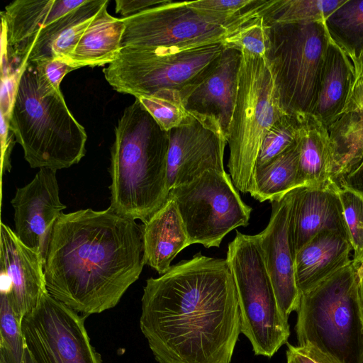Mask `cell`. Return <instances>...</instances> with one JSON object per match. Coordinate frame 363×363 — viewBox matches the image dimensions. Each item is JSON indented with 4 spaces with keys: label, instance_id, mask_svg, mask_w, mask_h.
<instances>
[{
    "label": "cell",
    "instance_id": "cell-20",
    "mask_svg": "<svg viewBox=\"0 0 363 363\" xmlns=\"http://www.w3.org/2000/svg\"><path fill=\"white\" fill-rule=\"evenodd\" d=\"M86 0H15L1 13L5 55H13L41 29Z\"/></svg>",
    "mask_w": 363,
    "mask_h": 363
},
{
    "label": "cell",
    "instance_id": "cell-12",
    "mask_svg": "<svg viewBox=\"0 0 363 363\" xmlns=\"http://www.w3.org/2000/svg\"><path fill=\"white\" fill-rule=\"evenodd\" d=\"M86 317L45 292L21 322L25 348L34 363H102L86 331Z\"/></svg>",
    "mask_w": 363,
    "mask_h": 363
},
{
    "label": "cell",
    "instance_id": "cell-35",
    "mask_svg": "<svg viewBox=\"0 0 363 363\" xmlns=\"http://www.w3.org/2000/svg\"><path fill=\"white\" fill-rule=\"evenodd\" d=\"M32 65L39 83L53 89H60V84L64 77L69 72L78 69L69 61L62 59H54Z\"/></svg>",
    "mask_w": 363,
    "mask_h": 363
},
{
    "label": "cell",
    "instance_id": "cell-28",
    "mask_svg": "<svg viewBox=\"0 0 363 363\" xmlns=\"http://www.w3.org/2000/svg\"><path fill=\"white\" fill-rule=\"evenodd\" d=\"M324 22L330 38L356 68L363 57V0H346Z\"/></svg>",
    "mask_w": 363,
    "mask_h": 363
},
{
    "label": "cell",
    "instance_id": "cell-8",
    "mask_svg": "<svg viewBox=\"0 0 363 363\" xmlns=\"http://www.w3.org/2000/svg\"><path fill=\"white\" fill-rule=\"evenodd\" d=\"M324 21L269 25L267 57L287 114L311 115L314 108L329 42Z\"/></svg>",
    "mask_w": 363,
    "mask_h": 363
},
{
    "label": "cell",
    "instance_id": "cell-38",
    "mask_svg": "<svg viewBox=\"0 0 363 363\" xmlns=\"http://www.w3.org/2000/svg\"><path fill=\"white\" fill-rule=\"evenodd\" d=\"M166 0H116V11L123 18L137 15L164 3Z\"/></svg>",
    "mask_w": 363,
    "mask_h": 363
},
{
    "label": "cell",
    "instance_id": "cell-7",
    "mask_svg": "<svg viewBox=\"0 0 363 363\" xmlns=\"http://www.w3.org/2000/svg\"><path fill=\"white\" fill-rule=\"evenodd\" d=\"M226 259L236 286L241 333L255 355L271 358L288 343L290 327L279 309L257 235L237 230Z\"/></svg>",
    "mask_w": 363,
    "mask_h": 363
},
{
    "label": "cell",
    "instance_id": "cell-31",
    "mask_svg": "<svg viewBox=\"0 0 363 363\" xmlns=\"http://www.w3.org/2000/svg\"><path fill=\"white\" fill-rule=\"evenodd\" d=\"M269 27L259 13L228 34L222 41L223 48L267 57L269 47Z\"/></svg>",
    "mask_w": 363,
    "mask_h": 363
},
{
    "label": "cell",
    "instance_id": "cell-32",
    "mask_svg": "<svg viewBox=\"0 0 363 363\" xmlns=\"http://www.w3.org/2000/svg\"><path fill=\"white\" fill-rule=\"evenodd\" d=\"M298 128L297 116L286 114L280 118L267 131L262 140L256 169L266 166L292 146L297 140Z\"/></svg>",
    "mask_w": 363,
    "mask_h": 363
},
{
    "label": "cell",
    "instance_id": "cell-6",
    "mask_svg": "<svg viewBox=\"0 0 363 363\" xmlns=\"http://www.w3.org/2000/svg\"><path fill=\"white\" fill-rule=\"evenodd\" d=\"M240 53L237 94L227 138L228 167L235 188L251 195L262 140L271 127L287 113L281 105L267 57Z\"/></svg>",
    "mask_w": 363,
    "mask_h": 363
},
{
    "label": "cell",
    "instance_id": "cell-3",
    "mask_svg": "<svg viewBox=\"0 0 363 363\" xmlns=\"http://www.w3.org/2000/svg\"><path fill=\"white\" fill-rule=\"evenodd\" d=\"M168 132L140 102L128 106L118 120L111 149L110 207L145 223L167 201Z\"/></svg>",
    "mask_w": 363,
    "mask_h": 363
},
{
    "label": "cell",
    "instance_id": "cell-39",
    "mask_svg": "<svg viewBox=\"0 0 363 363\" xmlns=\"http://www.w3.org/2000/svg\"><path fill=\"white\" fill-rule=\"evenodd\" d=\"M337 184L347 186L363 195V157L338 179Z\"/></svg>",
    "mask_w": 363,
    "mask_h": 363
},
{
    "label": "cell",
    "instance_id": "cell-19",
    "mask_svg": "<svg viewBox=\"0 0 363 363\" xmlns=\"http://www.w3.org/2000/svg\"><path fill=\"white\" fill-rule=\"evenodd\" d=\"M108 0H86L65 16L41 29L9 61L22 68L26 64L69 57L90 21Z\"/></svg>",
    "mask_w": 363,
    "mask_h": 363
},
{
    "label": "cell",
    "instance_id": "cell-5",
    "mask_svg": "<svg viewBox=\"0 0 363 363\" xmlns=\"http://www.w3.org/2000/svg\"><path fill=\"white\" fill-rule=\"evenodd\" d=\"M359 264L351 262L301 294L298 345H311L341 363H363Z\"/></svg>",
    "mask_w": 363,
    "mask_h": 363
},
{
    "label": "cell",
    "instance_id": "cell-23",
    "mask_svg": "<svg viewBox=\"0 0 363 363\" xmlns=\"http://www.w3.org/2000/svg\"><path fill=\"white\" fill-rule=\"evenodd\" d=\"M144 264L160 275L175 257L190 245L186 228L174 201L164 204L142 225Z\"/></svg>",
    "mask_w": 363,
    "mask_h": 363
},
{
    "label": "cell",
    "instance_id": "cell-21",
    "mask_svg": "<svg viewBox=\"0 0 363 363\" xmlns=\"http://www.w3.org/2000/svg\"><path fill=\"white\" fill-rule=\"evenodd\" d=\"M352 246L348 237L338 231L318 233L295 255L297 288L303 294L349 264Z\"/></svg>",
    "mask_w": 363,
    "mask_h": 363
},
{
    "label": "cell",
    "instance_id": "cell-44",
    "mask_svg": "<svg viewBox=\"0 0 363 363\" xmlns=\"http://www.w3.org/2000/svg\"><path fill=\"white\" fill-rule=\"evenodd\" d=\"M360 266H363V264H362Z\"/></svg>",
    "mask_w": 363,
    "mask_h": 363
},
{
    "label": "cell",
    "instance_id": "cell-36",
    "mask_svg": "<svg viewBox=\"0 0 363 363\" xmlns=\"http://www.w3.org/2000/svg\"><path fill=\"white\" fill-rule=\"evenodd\" d=\"M286 354L296 363H341L337 359L311 345H292L287 343Z\"/></svg>",
    "mask_w": 363,
    "mask_h": 363
},
{
    "label": "cell",
    "instance_id": "cell-10",
    "mask_svg": "<svg viewBox=\"0 0 363 363\" xmlns=\"http://www.w3.org/2000/svg\"><path fill=\"white\" fill-rule=\"evenodd\" d=\"M169 196L177 206L190 245L218 247L224 237L249 223L252 208L242 200L226 172L208 169L176 186Z\"/></svg>",
    "mask_w": 363,
    "mask_h": 363
},
{
    "label": "cell",
    "instance_id": "cell-2",
    "mask_svg": "<svg viewBox=\"0 0 363 363\" xmlns=\"http://www.w3.org/2000/svg\"><path fill=\"white\" fill-rule=\"evenodd\" d=\"M48 292L79 314L114 308L142 271V225L111 207L62 213L43 254Z\"/></svg>",
    "mask_w": 363,
    "mask_h": 363
},
{
    "label": "cell",
    "instance_id": "cell-16",
    "mask_svg": "<svg viewBox=\"0 0 363 363\" xmlns=\"http://www.w3.org/2000/svg\"><path fill=\"white\" fill-rule=\"evenodd\" d=\"M56 172L40 168L28 184L16 189L11 201L16 235L43 257L48 235L66 208L60 199Z\"/></svg>",
    "mask_w": 363,
    "mask_h": 363
},
{
    "label": "cell",
    "instance_id": "cell-29",
    "mask_svg": "<svg viewBox=\"0 0 363 363\" xmlns=\"http://www.w3.org/2000/svg\"><path fill=\"white\" fill-rule=\"evenodd\" d=\"M346 0H264L259 10L269 25L325 21Z\"/></svg>",
    "mask_w": 363,
    "mask_h": 363
},
{
    "label": "cell",
    "instance_id": "cell-1",
    "mask_svg": "<svg viewBox=\"0 0 363 363\" xmlns=\"http://www.w3.org/2000/svg\"><path fill=\"white\" fill-rule=\"evenodd\" d=\"M140 328L158 363H230L241 318L226 258L199 252L147 279Z\"/></svg>",
    "mask_w": 363,
    "mask_h": 363
},
{
    "label": "cell",
    "instance_id": "cell-25",
    "mask_svg": "<svg viewBox=\"0 0 363 363\" xmlns=\"http://www.w3.org/2000/svg\"><path fill=\"white\" fill-rule=\"evenodd\" d=\"M297 117L298 186L321 185L334 181L333 150L326 126L312 115Z\"/></svg>",
    "mask_w": 363,
    "mask_h": 363
},
{
    "label": "cell",
    "instance_id": "cell-15",
    "mask_svg": "<svg viewBox=\"0 0 363 363\" xmlns=\"http://www.w3.org/2000/svg\"><path fill=\"white\" fill-rule=\"evenodd\" d=\"M1 291L6 293L21 323L47 292L43 257L23 244L8 225L1 223Z\"/></svg>",
    "mask_w": 363,
    "mask_h": 363
},
{
    "label": "cell",
    "instance_id": "cell-37",
    "mask_svg": "<svg viewBox=\"0 0 363 363\" xmlns=\"http://www.w3.org/2000/svg\"><path fill=\"white\" fill-rule=\"evenodd\" d=\"M1 173L11 169V155L14 145L15 135L9 127V119L1 114Z\"/></svg>",
    "mask_w": 363,
    "mask_h": 363
},
{
    "label": "cell",
    "instance_id": "cell-24",
    "mask_svg": "<svg viewBox=\"0 0 363 363\" xmlns=\"http://www.w3.org/2000/svg\"><path fill=\"white\" fill-rule=\"evenodd\" d=\"M355 74L356 69L350 57L329 36L318 97L311 113L326 128L342 111Z\"/></svg>",
    "mask_w": 363,
    "mask_h": 363
},
{
    "label": "cell",
    "instance_id": "cell-27",
    "mask_svg": "<svg viewBox=\"0 0 363 363\" xmlns=\"http://www.w3.org/2000/svg\"><path fill=\"white\" fill-rule=\"evenodd\" d=\"M298 158L299 149L296 140L268 164L256 169L255 188L251 196L259 202H271L299 187L297 184Z\"/></svg>",
    "mask_w": 363,
    "mask_h": 363
},
{
    "label": "cell",
    "instance_id": "cell-42",
    "mask_svg": "<svg viewBox=\"0 0 363 363\" xmlns=\"http://www.w3.org/2000/svg\"><path fill=\"white\" fill-rule=\"evenodd\" d=\"M357 69L363 74V57L359 61Z\"/></svg>",
    "mask_w": 363,
    "mask_h": 363
},
{
    "label": "cell",
    "instance_id": "cell-40",
    "mask_svg": "<svg viewBox=\"0 0 363 363\" xmlns=\"http://www.w3.org/2000/svg\"><path fill=\"white\" fill-rule=\"evenodd\" d=\"M359 304L362 320L363 323V266H359Z\"/></svg>",
    "mask_w": 363,
    "mask_h": 363
},
{
    "label": "cell",
    "instance_id": "cell-33",
    "mask_svg": "<svg viewBox=\"0 0 363 363\" xmlns=\"http://www.w3.org/2000/svg\"><path fill=\"white\" fill-rule=\"evenodd\" d=\"M25 345L21 323L7 294L0 296V357L6 363H21Z\"/></svg>",
    "mask_w": 363,
    "mask_h": 363
},
{
    "label": "cell",
    "instance_id": "cell-17",
    "mask_svg": "<svg viewBox=\"0 0 363 363\" xmlns=\"http://www.w3.org/2000/svg\"><path fill=\"white\" fill-rule=\"evenodd\" d=\"M241 53L224 49L220 57L180 94L186 110L216 122L228 138L238 89Z\"/></svg>",
    "mask_w": 363,
    "mask_h": 363
},
{
    "label": "cell",
    "instance_id": "cell-22",
    "mask_svg": "<svg viewBox=\"0 0 363 363\" xmlns=\"http://www.w3.org/2000/svg\"><path fill=\"white\" fill-rule=\"evenodd\" d=\"M333 156V180L363 157V74L356 69L354 84L340 115L327 127Z\"/></svg>",
    "mask_w": 363,
    "mask_h": 363
},
{
    "label": "cell",
    "instance_id": "cell-4",
    "mask_svg": "<svg viewBox=\"0 0 363 363\" xmlns=\"http://www.w3.org/2000/svg\"><path fill=\"white\" fill-rule=\"evenodd\" d=\"M9 127L32 168H69L85 155L84 128L69 110L60 89L39 83L32 64L22 67Z\"/></svg>",
    "mask_w": 363,
    "mask_h": 363
},
{
    "label": "cell",
    "instance_id": "cell-34",
    "mask_svg": "<svg viewBox=\"0 0 363 363\" xmlns=\"http://www.w3.org/2000/svg\"><path fill=\"white\" fill-rule=\"evenodd\" d=\"M338 193L354 251L352 260L361 265L363 264V195L341 185H339Z\"/></svg>",
    "mask_w": 363,
    "mask_h": 363
},
{
    "label": "cell",
    "instance_id": "cell-18",
    "mask_svg": "<svg viewBox=\"0 0 363 363\" xmlns=\"http://www.w3.org/2000/svg\"><path fill=\"white\" fill-rule=\"evenodd\" d=\"M338 189L332 181L294 189L290 233L295 255L322 231H338L349 238Z\"/></svg>",
    "mask_w": 363,
    "mask_h": 363
},
{
    "label": "cell",
    "instance_id": "cell-14",
    "mask_svg": "<svg viewBox=\"0 0 363 363\" xmlns=\"http://www.w3.org/2000/svg\"><path fill=\"white\" fill-rule=\"evenodd\" d=\"M294 189L271 201L269 221L256 235L279 309L286 320L293 311H297L301 298L296 283L295 252L290 233Z\"/></svg>",
    "mask_w": 363,
    "mask_h": 363
},
{
    "label": "cell",
    "instance_id": "cell-26",
    "mask_svg": "<svg viewBox=\"0 0 363 363\" xmlns=\"http://www.w3.org/2000/svg\"><path fill=\"white\" fill-rule=\"evenodd\" d=\"M108 3L90 21L69 57L77 68L110 64L122 49L124 21L108 12Z\"/></svg>",
    "mask_w": 363,
    "mask_h": 363
},
{
    "label": "cell",
    "instance_id": "cell-30",
    "mask_svg": "<svg viewBox=\"0 0 363 363\" xmlns=\"http://www.w3.org/2000/svg\"><path fill=\"white\" fill-rule=\"evenodd\" d=\"M137 99L166 132L179 126L189 115L177 90L162 89Z\"/></svg>",
    "mask_w": 363,
    "mask_h": 363
},
{
    "label": "cell",
    "instance_id": "cell-43",
    "mask_svg": "<svg viewBox=\"0 0 363 363\" xmlns=\"http://www.w3.org/2000/svg\"><path fill=\"white\" fill-rule=\"evenodd\" d=\"M286 363H296V362L291 356L286 354Z\"/></svg>",
    "mask_w": 363,
    "mask_h": 363
},
{
    "label": "cell",
    "instance_id": "cell-11",
    "mask_svg": "<svg viewBox=\"0 0 363 363\" xmlns=\"http://www.w3.org/2000/svg\"><path fill=\"white\" fill-rule=\"evenodd\" d=\"M123 20L122 48L160 47L177 51L221 43L244 23H224L199 13L189 1L171 0Z\"/></svg>",
    "mask_w": 363,
    "mask_h": 363
},
{
    "label": "cell",
    "instance_id": "cell-41",
    "mask_svg": "<svg viewBox=\"0 0 363 363\" xmlns=\"http://www.w3.org/2000/svg\"><path fill=\"white\" fill-rule=\"evenodd\" d=\"M21 363H34L31 356L26 348Z\"/></svg>",
    "mask_w": 363,
    "mask_h": 363
},
{
    "label": "cell",
    "instance_id": "cell-9",
    "mask_svg": "<svg viewBox=\"0 0 363 363\" xmlns=\"http://www.w3.org/2000/svg\"><path fill=\"white\" fill-rule=\"evenodd\" d=\"M223 50L222 42L183 51L160 47H123L103 73L116 91L135 99L165 89L181 92L194 82Z\"/></svg>",
    "mask_w": 363,
    "mask_h": 363
},
{
    "label": "cell",
    "instance_id": "cell-13",
    "mask_svg": "<svg viewBox=\"0 0 363 363\" xmlns=\"http://www.w3.org/2000/svg\"><path fill=\"white\" fill-rule=\"evenodd\" d=\"M168 135L169 191L193 181L208 169L225 172L223 157L228 142L213 121L189 113Z\"/></svg>",
    "mask_w": 363,
    "mask_h": 363
}]
</instances>
